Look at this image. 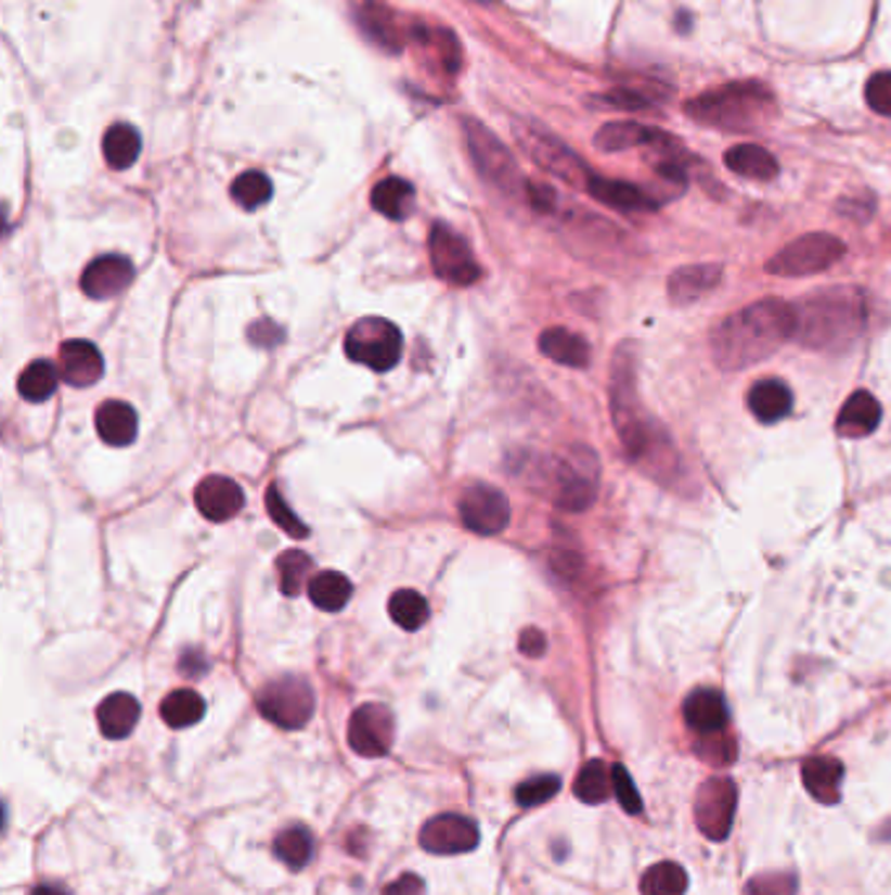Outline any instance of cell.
Listing matches in <instances>:
<instances>
[{
	"mask_svg": "<svg viewBox=\"0 0 891 895\" xmlns=\"http://www.w3.org/2000/svg\"><path fill=\"white\" fill-rule=\"evenodd\" d=\"M133 278V265L129 257L124 254H105V257L92 259L87 265L85 272H81V291L89 298H113L118 296L120 291H126V285L131 283Z\"/></svg>",
	"mask_w": 891,
	"mask_h": 895,
	"instance_id": "cell-16",
	"label": "cell"
},
{
	"mask_svg": "<svg viewBox=\"0 0 891 895\" xmlns=\"http://www.w3.org/2000/svg\"><path fill=\"white\" fill-rule=\"evenodd\" d=\"M277 574H280V589L285 597L301 594L304 587H309L311 574V558L301 550H285L277 558Z\"/></svg>",
	"mask_w": 891,
	"mask_h": 895,
	"instance_id": "cell-38",
	"label": "cell"
},
{
	"mask_svg": "<svg viewBox=\"0 0 891 895\" xmlns=\"http://www.w3.org/2000/svg\"><path fill=\"white\" fill-rule=\"evenodd\" d=\"M142 152V137L131 124H113L103 137V155L105 163L113 170H126L137 163Z\"/></svg>",
	"mask_w": 891,
	"mask_h": 895,
	"instance_id": "cell-31",
	"label": "cell"
},
{
	"mask_svg": "<svg viewBox=\"0 0 891 895\" xmlns=\"http://www.w3.org/2000/svg\"><path fill=\"white\" fill-rule=\"evenodd\" d=\"M390 14H387L385 5L379 3H366V14H364V22L369 31H372V37H377V42L382 46H390L392 50H400V35L390 27Z\"/></svg>",
	"mask_w": 891,
	"mask_h": 895,
	"instance_id": "cell-43",
	"label": "cell"
},
{
	"mask_svg": "<svg viewBox=\"0 0 891 895\" xmlns=\"http://www.w3.org/2000/svg\"><path fill=\"white\" fill-rule=\"evenodd\" d=\"M722 278L724 268L716 263L685 265V268H677L670 276V281H667V294H670V302L674 307H687V304L701 302L703 296L716 291Z\"/></svg>",
	"mask_w": 891,
	"mask_h": 895,
	"instance_id": "cell-18",
	"label": "cell"
},
{
	"mask_svg": "<svg viewBox=\"0 0 891 895\" xmlns=\"http://www.w3.org/2000/svg\"><path fill=\"white\" fill-rule=\"evenodd\" d=\"M696 754L714 767H727L735 762V741L724 733L703 736L701 744H696Z\"/></svg>",
	"mask_w": 891,
	"mask_h": 895,
	"instance_id": "cell-42",
	"label": "cell"
},
{
	"mask_svg": "<svg viewBox=\"0 0 891 895\" xmlns=\"http://www.w3.org/2000/svg\"><path fill=\"white\" fill-rule=\"evenodd\" d=\"M572 791H576V796L581 798L583 804H604L615 793L612 767L604 765L602 759L585 762L581 772H578Z\"/></svg>",
	"mask_w": 891,
	"mask_h": 895,
	"instance_id": "cell-34",
	"label": "cell"
},
{
	"mask_svg": "<svg viewBox=\"0 0 891 895\" xmlns=\"http://www.w3.org/2000/svg\"><path fill=\"white\" fill-rule=\"evenodd\" d=\"M105 374L100 348L89 341L72 338L61 346V378L74 388H92Z\"/></svg>",
	"mask_w": 891,
	"mask_h": 895,
	"instance_id": "cell-19",
	"label": "cell"
},
{
	"mask_svg": "<svg viewBox=\"0 0 891 895\" xmlns=\"http://www.w3.org/2000/svg\"><path fill=\"white\" fill-rule=\"evenodd\" d=\"M559 785L563 783H559L557 776H533L515 789V802L520 806H539L555 798Z\"/></svg>",
	"mask_w": 891,
	"mask_h": 895,
	"instance_id": "cell-41",
	"label": "cell"
},
{
	"mask_svg": "<svg viewBox=\"0 0 891 895\" xmlns=\"http://www.w3.org/2000/svg\"><path fill=\"white\" fill-rule=\"evenodd\" d=\"M314 691L304 678L283 676L264 683L257 694V707L264 720L275 723L285 731H298L314 715Z\"/></svg>",
	"mask_w": 891,
	"mask_h": 895,
	"instance_id": "cell-8",
	"label": "cell"
},
{
	"mask_svg": "<svg viewBox=\"0 0 891 895\" xmlns=\"http://www.w3.org/2000/svg\"><path fill=\"white\" fill-rule=\"evenodd\" d=\"M865 103L878 116H891V72H878L865 85Z\"/></svg>",
	"mask_w": 891,
	"mask_h": 895,
	"instance_id": "cell-44",
	"label": "cell"
},
{
	"mask_svg": "<svg viewBox=\"0 0 891 895\" xmlns=\"http://www.w3.org/2000/svg\"><path fill=\"white\" fill-rule=\"evenodd\" d=\"M839 209H842V213H848V215L855 213V209H861L863 220L870 215V205H868V202H863V205H861V202H855V200H842V202H839Z\"/></svg>",
	"mask_w": 891,
	"mask_h": 895,
	"instance_id": "cell-51",
	"label": "cell"
},
{
	"mask_svg": "<svg viewBox=\"0 0 891 895\" xmlns=\"http://www.w3.org/2000/svg\"><path fill=\"white\" fill-rule=\"evenodd\" d=\"M346 354L369 370L390 372L403 357V333L385 317H364L348 330Z\"/></svg>",
	"mask_w": 891,
	"mask_h": 895,
	"instance_id": "cell-7",
	"label": "cell"
},
{
	"mask_svg": "<svg viewBox=\"0 0 891 895\" xmlns=\"http://www.w3.org/2000/svg\"><path fill=\"white\" fill-rule=\"evenodd\" d=\"M307 592L311 605L320 608L324 613H337L351 602L353 584L340 571H320L317 576H311Z\"/></svg>",
	"mask_w": 891,
	"mask_h": 895,
	"instance_id": "cell-29",
	"label": "cell"
},
{
	"mask_svg": "<svg viewBox=\"0 0 891 895\" xmlns=\"http://www.w3.org/2000/svg\"><path fill=\"white\" fill-rule=\"evenodd\" d=\"M724 163L732 174L742 176V179L753 181H772L779 176V163L776 157L761 144H737V148L727 150Z\"/></svg>",
	"mask_w": 891,
	"mask_h": 895,
	"instance_id": "cell-28",
	"label": "cell"
},
{
	"mask_svg": "<svg viewBox=\"0 0 891 895\" xmlns=\"http://www.w3.org/2000/svg\"><path fill=\"white\" fill-rule=\"evenodd\" d=\"M878 422H881V404L876 401L874 393L857 391L844 401L842 411L837 417V433L839 437H868L876 433Z\"/></svg>",
	"mask_w": 891,
	"mask_h": 895,
	"instance_id": "cell-23",
	"label": "cell"
},
{
	"mask_svg": "<svg viewBox=\"0 0 891 895\" xmlns=\"http://www.w3.org/2000/svg\"><path fill=\"white\" fill-rule=\"evenodd\" d=\"M390 618L405 631H418L429 618V602L416 589H398L387 602Z\"/></svg>",
	"mask_w": 891,
	"mask_h": 895,
	"instance_id": "cell-36",
	"label": "cell"
},
{
	"mask_svg": "<svg viewBox=\"0 0 891 895\" xmlns=\"http://www.w3.org/2000/svg\"><path fill=\"white\" fill-rule=\"evenodd\" d=\"M609 404H612L617 437H620L628 459L648 466L654 480L670 485V474L680 472V456L672 446L670 435L643 409L638 396V378H635V348L630 341L617 348L612 357Z\"/></svg>",
	"mask_w": 891,
	"mask_h": 895,
	"instance_id": "cell-1",
	"label": "cell"
},
{
	"mask_svg": "<svg viewBox=\"0 0 891 895\" xmlns=\"http://www.w3.org/2000/svg\"><path fill=\"white\" fill-rule=\"evenodd\" d=\"M466 142L470 157H474L476 168H479L483 179L492 181L494 187L505 189V192H515V189L524 187V179H520V170L515 165L511 150L487 126L476 124V120H466Z\"/></svg>",
	"mask_w": 891,
	"mask_h": 895,
	"instance_id": "cell-9",
	"label": "cell"
},
{
	"mask_svg": "<svg viewBox=\"0 0 891 895\" xmlns=\"http://www.w3.org/2000/svg\"><path fill=\"white\" fill-rule=\"evenodd\" d=\"M789 338H795V304L761 298L716 320L709 348L719 370L740 372L772 357Z\"/></svg>",
	"mask_w": 891,
	"mask_h": 895,
	"instance_id": "cell-2",
	"label": "cell"
},
{
	"mask_svg": "<svg viewBox=\"0 0 891 895\" xmlns=\"http://www.w3.org/2000/svg\"><path fill=\"white\" fill-rule=\"evenodd\" d=\"M207 713V704L194 689H176L160 704V717L170 728H191Z\"/></svg>",
	"mask_w": 891,
	"mask_h": 895,
	"instance_id": "cell-32",
	"label": "cell"
},
{
	"mask_svg": "<svg viewBox=\"0 0 891 895\" xmlns=\"http://www.w3.org/2000/svg\"><path fill=\"white\" fill-rule=\"evenodd\" d=\"M772 111L774 94L759 81H732V85L690 98L685 105V113L693 120L727 131L753 129Z\"/></svg>",
	"mask_w": 891,
	"mask_h": 895,
	"instance_id": "cell-4",
	"label": "cell"
},
{
	"mask_svg": "<svg viewBox=\"0 0 891 895\" xmlns=\"http://www.w3.org/2000/svg\"><path fill=\"white\" fill-rule=\"evenodd\" d=\"M748 406L753 417L763 424L782 422L792 411V391L782 380H759L748 393Z\"/></svg>",
	"mask_w": 891,
	"mask_h": 895,
	"instance_id": "cell-27",
	"label": "cell"
},
{
	"mask_svg": "<svg viewBox=\"0 0 891 895\" xmlns=\"http://www.w3.org/2000/svg\"><path fill=\"white\" fill-rule=\"evenodd\" d=\"M513 135L518 139L520 148L526 150V155L531 157L539 168H544L546 174H552L555 179L570 183L576 189H585L591 181V170L581 157L572 152L568 144L559 142L557 137H552L550 131L539 129L537 124H528V120H518L513 126Z\"/></svg>",
	"mask_w": 891,
	"mask_h": 895,
	"instance_id": "cell-5",
	"label": "cell"
},
{
	"mask_svg": "<svg viewBox=\"0 0 891 895\" xmlns=\"http://www.w3.org/2000/svg\"><path fill=\"white\" fill-rule=\"evenodd\" d=\"M687 872L674 861H659L641 878V895H685Z\"/></svg>",
	"mask_w": 891,
	"mask_h": 895,
	"instance_id": "cell-37",
	"label": "cell"
},
{
	"mask_svg": "<svg viewBox=\"0 0 891 895\" xmlns=\"http://www.w3.org/2000/svg\"><path fill=\"white\" fill-rule=\"evenodd\" d=\"M61 370H55L53 361L48 359H35L29 361V367L18 374V396L29 404H42L53 396L55 388H59Z\"/></svg>",
	"mask_w": 891,
	"mask_h": 895,
	"instance_id": "cell-33",
	"label": "cell"
},
{
	"mask_svg": "<svg viewBox=\"0 0 891 895\" xmlns=\"http://www.w3.org/2000/svg\"><path fill=\"white\" fill-rule=\"evenodd\" d=\"M803 785L818 804H837L842 798L844 765L837 757H811L800 767Z\"/></svg>",
	"mask_w": 891,
	"mask_h": 895,
	"instance_id": "cell-24",
	"label": "cell"
},
{
	"mask_svg": "<svg viewBox=\"0 0 891 895\" xmlns=\"http://www.w3.org/2000/svg\"><path fill=\"white\" fill-rule=\"evenodd\" d=\"M264 503H267V513H270V519L280 526V529L285 532V535H290L296 539H307L309 537L307 524H304L301 519H298L296 513L290 511V506L283 500V495H280L277 485L267 487Z\"/></svg>",
	"mask_w": 891,
	"mask_h": 895,
	"instance_id": "cell-40",
	"label": "cell"
},
{
	"mask_svg": "<svg viewBox=\"0 0 891 895\" xmlns=\"http://www.w3.org/2000/svg\"><path fill=\"white\" fill-rule=\"evenodd\" d=\"M139 715H142L139 702L133 700L131 694H126V691H116V694H111L107 700L100 702L98 707L100 733L113 741L126 739V736L137 728Z\"/></svg>",
	"mask_w": 891,
	"mask_h": 895,
	"instance_id": "cell-26",
	"label": "cell"
},
{
	"mask_svg": "<svg viewBox=\"0 0 891 895\" xmlns=\"http://www.w3.org/2000/svg\"><path fill=\"white\" fill-rule=\"evenodd\" d=\"M844 252L848 246L834 233H805L776 252L766 263V270L782 278L818 276V272L834 268L844 257Z\"/></svg>",
	"mask_w": 891,
	"mask_h": 895,
	"instance_id": "cell-6",
	"label": "cell"
},
{
	"mask_svg": "<svg viewBox=\"0 0 891 895\" xmlns=\"http://www.w3.org/2000/svg\"><path fill=\"white\" fill-rule=\"evenodd\" d=\"M194 503L207 522L220 524L238 516V511L244 508V490L233 480L212 474V477H205L196 485Z\"/></svg>",
	"mask_w": 891,
	"mask_h": 895,
	"instance_id": "cell-17",
	"label": "cell"
},
{
	"mask_svg": "<svg viewBox=\"0 0 891 895\" xmlns=\"http://www.w3.org/2000/svg\"><path fill=\"white\" fill-rule=\"evenodd\" d=\"M683 717L687 728L701 736L724 733V728L729 723L727 700L716 689H696L693 694H687L683 704Z\"/></svg>",
	"mask_w": 891,
	"mask_h": 895,
	"instance_id": "cell-20",
	"label": "cell"
},
{
	"mask_svg": "<svg viewBox=\"0 0 891 895\" xmlns=\"http://www.w3.org/2000/svg\"><path fill=\"white\" fill-rule=\"evenodd\" d=\"M585 192L594 196L596 202H602V205L622 209V213H651V209L659 207V202L648 192H643L641 187H633L628 181L604 179V176L596 174L591 176Z\"/></svg>",
	"mask_w": 891,
	"mask_h": 895,
	"instance_id": "cell-21",
	"label": "cell"
},
{
	"mask_svg": "<svg viewBox=\"0 0 891 895\" xmlns=\"http://www.w3.org/2000/svg\"><path fill=\"white\" fill-rule=\"evenodd\" d=\"M413 202H416V192L409 181L392 179L379 181L377 187L372 189V207L377 209L379 215H385L387 220H405L413 213Z\"/></svg>",
	"mask_w": 891,
	"mask_h": 895,
	"instance_id": "cell-30",
	"label": "cell"
},
{
	"mask_svg": "<svg viewBox=\"0 0 891 895\" xmlns=\"http://www.w3.org/2000/svg\"><path fill=\"white\" fill-rule=\"evenodd\" d=\"M395 741V717L385 704H361L348 720V744L361 757H385Z\"/></svg>",
	"mask_w": 891,
	"mask_h": 895,
	"instance_id": "cell-13",
	"label": "cell"
},
{
	"mask_svg": "<svg viewBox=\"0 0 891 895\" xmlns=\"http://www.w3.org/2000/svg\"><path fill=\"white\" fill-rule=\"evenodd\" d=\"M275 856L290 869H304L314 856V838L304 824H293L285 828L283 833L275 838Z\"/></svg>",
	"mask_w": 891,
	"mask_h": 895,
	"instance_id": "cell-35",
	"label": "cell"
},
{
	"mask_svg": "<svg viewBox=\"0 0 891 895\" xmlns=\"http://www.w3.org/2000/svg\"><path fill=\"white\" fill-rule=\"evenodd\" d=\"M429 257L437 276L450 285H470L479 281L481 268L476 265L474 252H470L466 239L461 233H455L450 226H431Z\"/></svg>",
	"mask_w": 891,
	"mask_h": 895,
	"instance_id": "cell-11",
	"label": "cell"
},
{
	"mask_svg": "<svg viewBox=\"0 0 891 895\" xmlns=\"http://www.w3.org/2000/svg\"><path fill=\"white\" fill-rule=\"evenodd\" d=\"M283 328H277L272 320H259L249 328V341L257 346H277L283 341Z\"/></svg>",
	"mask_w": 891,
	"mask_h": 895,
	"instance_id": "cell-48",
	"label": "cell"
},
{
	"mask_svg": "<svg viewBox=\"0 0 891 895\" xmlns=\"http://www.w3.org/2000/svg\"><path fill=\"white\" fill-rule=\"evenodd\" d=\"M795 891H798V880L785 872L759 874L748 882L750 895H795Z\"/></svg>",
	"mask_w": 891,
	"mask_h": 895,
	"instance_id": "cell-46",
	"label": "cell"
},
{
	"mask_svg": "<svg viewBox=\"0 0 891 895\" xmlns=\"http://www.w3.org/2000/svg\"><path fill=\"white\" fill-rule=\"evenodd\" d=\"M539 351L546 359L557 361L563 367H572V370H583L591 361V346L583 335L572 333L568 328H550L541 333Z\"/></svg>",
	"mask_w": 891,
	"mask_h": 895,
	"instance_id": "cell-25",
	"label": "cell"
},
{
	"mask_svg": "<svg viewBox=\"0 0 891 895\" xmlns=\"http://www.w3.org/2000/svg\"><path fill=\"white\" fill-rule=\"evenodd\" d=\"M594 144L602 152H622L633 148H654L659 152H667L680 148L677 139H672L659 129H651V126L635 124V120H612V124H604L602 129L596 131Z\"/></svg>",
	"mask_w": 891,
	"mask_h": 895,
	"instance_id": "cell-15",
	"label": "cell"
},
{
	"mask_svg": "<svg viewBox=\"0 0 891 895\" xmlns=\"http://www.w3.org/2000/svg\"><path fill=\"white\" fill-rule=\"evenodd\" d=\"M612 785H615L617 802H620L622 809H625L628 815H641V811H643L641 793H638V789H635L630 772L622 765L612 767Z\"/></svg>",
	"mask_w": 891,
	"mask_h": 895,
	"instance_id": "cell-45",
	"label": "cell"
},
{
	"mask_svg": "<svg viewBox=\"0 0 891 895\" xmlns=\"http://www.w3.org/2000/svg\"><path fill=\"white\" fill-rule=\"evenodd\" d=\"M418 841H422L424 851H429V854L457 856L468 854V851L479 846L481 833L476 828V822L468 820V817L437 815L424 824Z\"/></svg>",
	"mask_w": 891,
	"mask_h": 895,
	"instance_id": "cell-14",
	"label": "cell"
},
{
	"mask_svg": "<svg viewBox=\"0 0 891 895\" xmlns=\"http://www.w3.org/2000/svg\"><path fill=\"white\" fill-rule=\"evenodd\" d=\"M94 427H98L100 440L111 448H126L137 440L139 417L126 401H103L98 414H94Z\"/></svg>",
	"mask_w": 891,
	"mask_h": 895,
	"instance_id": "cell-22",
	"label": "cell"
},
{
	"mask_svg": "<svg viewBox=\"0 0 891 895\" xmlns=\"http://www.w3.org/2000/svg\"><path fill=\"white\" fill-rule=\"evenodd\" d=\"M518 650L528 657H541L546 652V637L539 631V628H524L518 639Z\"/></svg>",
	"mask_w": 891,
	"mask_h": 895,
	"instance_id": "cell-49",
	"label": "cell"
},
{
	"mask_svg": "<svg viewBox=\"0 0 891 895\" xmlns=\"http://www.w3.org/2000/svg\"><path fill=\"white\" fill-rule=\"evenodd\" d=\"M737 809V785L727 776H714L696 793L693 815H696L698 830L709 841H724L729 835L732 822H735Z\"/></svg>",
	"mask_w": 891,
	"mask_h": 895,
	"instance_id": "cell-10",
	"label": "cell"
},
{
	"mask_svg": "<svg viewBox=\"0 0 891 895\" xmlns=\"http://www.w3.org/2000/svg\"><path fill=\"white\" fill-rule=\"evenodd\" d=\"M596 100H602V103L609 107H622V111H643V107H648L646 94H641L635 90H625V87H617V90L612 92L599 94Z\"/></svg>",
	"mask_w": 891,
	"mask_h": 895,
	"instance_id": "cell-47",
	"label": "cell"
},
{
	"mask_svg": "<svg viewBox=\"0 0 891 895\" xmlns=\"http://www.w3.org/2000/svg\"><path fill=\"white\" fill-rule=\"evenodd\" d=\"M868 328V302L855 285H829L795 304V341L813 351H848Z\"/></svg>",
	"mask_w": 891,
	"mask_h": 895,
	"instance_id": "cell-3",
	"label": "cell"
},
{
	"mask_svg": "<svg viewBox=\"0 0 891 895\" xmlns=\"http://www.w3.org/2000/svg\"><path fill=\"white\" fill-rule=\"evenodd\" d=\"M424 880L418 878V874H403V878H398L395 882L382 891V895H424Z\"/></svg>",
	"mask_w": 891,
	"mask_h": 895,
	"instance_id": "cell-50",
	"label": "cell"
},
{
	"mask_svg": "<svg viewBox=\"0 0 891 895\" xmlns=\"http://www.w3.org/2000/svg\"><path fill=\"white\" fill-rule=\"evenodd\" d=\"M457 513H461V522L466 524V529L483 537L500 535L511 524V503L492 485L468 487L457 500Z\"/></svg>",
	"mask_w": 891,
	"mask_h": 895,
	"instance_id": "cell-12",
	"label": "cell"
},
{
	"mask_svg": "<svg viewBox=\"0 0 891 895\" xmlns=\"http://www.w3.org/2000/svg\"><path fill=\"white\" fill-rule=\"evenodd\" d=\"M31 895H68V893L59 885H37L35 891H31Z\"/></svg>",
	"mask_w": 891,
	"mask_h": 895,
	"instance_id": "cell-52",
	"label": "cell"
},
{
	"mask_svg": "<svg viewBox=\"0 0 891 895\" xmlns=\"http://www.w3.org/2000/svg\"><path fill=\"white\" fill-rule=\"evenodd\" d=\"M231 196L235 205L244 209H259L272 200V181L267 179L262 170H246L233 181Z\"/></svg>",
	"mask_w": 891,
	"mask_h": 895,
	"instance_id": "cell-39",
	"label": "cell"
}]
</instances>
